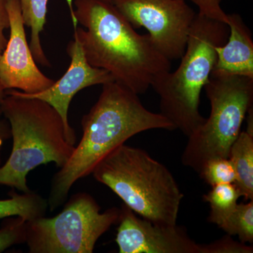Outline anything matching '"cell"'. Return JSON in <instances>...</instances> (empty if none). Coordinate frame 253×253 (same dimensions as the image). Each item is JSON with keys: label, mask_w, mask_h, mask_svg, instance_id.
Returning a JSON list of instances; mask_svg holds the SVG:
<instances>
[{"label": "cell", "mask_w": 253, "mask_h": 253, "mask_svg": "<svg viewBox=\"0 0 253 253\" xmlns=\"http://www.w3.org/2000/svg\"><path fill=\"white\" fill-rule=\"evenodd\" d=\"M70 11L83 28L78 40L91 66L109 72L114 81L142 94L158 78L171 71V61L156 48L149 34L136 33L112 2L76 0Z\"/></svg>", "instance_id": "obj_1"}, {"label": "cell", "mask_w": 253, "mask_h": 253, "mask_svg": "<svg viewBox=\"0 0 253 253\" xmlns=\"http://www.w3.org/2000/svg\"><path fill=\"white\" fill-rule=\"evenodd\" d=\"M99 99L83 116V136L67 163L51 180L48 205L64 204L72 186L92 174L98 163L133 136L150 129H175L161 113L151 112L139 95L116 81L103 84Z\"/></svg>", "instance_id": "obj_2"}, {"label": "cell", "mask_w": 253, "mask_h": 253, "mask_svg": "<svg viewBox=\"0 0 253 253\" xmlns=\"http://www.w3.org/2000/svg\"><path fill=\"white\" fill-rule=\"evenodd\" d=\"M1 106L11 127L13 146L9 159L0 166V184L31 192L28 173L51 162L62 168L76 144L59 113L45 101L23 97L9 89L5 91Z\"/></svg>", "instance_id": "obj_3"}, {"label": "cell", "mask_w": 253, "mask_h": 253, "mask_svg": "<svg viewBox=\"0 0 253 253\" xmlns=\"http://www.w3.org/2000/svg\"><path fill=\"white\" fill-rule=\"evenodd\" d=\"M91 174L139 217L162 225L177 224L184 194L167 167L145 150L121 145Z\"/></svg>", "instance_id": "obj_4"}, {"label": "cell", "mask_w": 253, "mask_h": 253, "mask_svg": "<svg viewBox=\"0 0 253 253\" xmlns=\"http://www.w3.org/2000/svg\"><path fill=\"white\" fill-rule=\"evenodd\" d=\"M229 33L226 23L198 12L179 67L151 86L159 96L160 113L187 137L206 121L199 111L201 91L214 69L217 48L226 42Z\"/></svg>", "instance_id": "obj_5"}, {"label": "cell", "mask_w": 253, "mask_h": 253, "mask_svg": "<svg viewBox=\"0 0 253 253\" xmlns=\"http://www.w3.org/2000/svg\"><path fill=\"white\" fill-rule=\"evenodd\" d=\"M211 114L191 135L181 163L196 172L214 158L229 157L231 145L253 104V78L212 73L204 86Z\"/></svg>", "instance_id": "obj_6"}, {"label": "cell", "mask_w": 253, "mask_h": 253, "mask_svg": "<svg viewBox=\"0 0 253 253\" xmlns=\"http://www.w3.org/2000/svg\"><path fill=\"white\" fill-rule=\"evenodd\" d=\"M86 193L73 195L59 214L27 221V244L31 253H92L101 236L118 222L121 209L104 212Z\"/></svg>", "instance_id": "obj_7"}, {"label": "cell", "mask_w": 253, "mask_h": 253, "mask_svg": "<svg viewBox=\"0 0 253 253\" xmlns=\"http://www.w3.org/2000/svg\"><path fill=\"white\" fill-rule=\"evenodd\" d=\"M134 28L149 32L153 43L169 61L180 59L196 14L185 0H113Z\"/></svg>", "instance_id": "obj_8"}, {"label": "cell", "mask_w": 253, "mask_h": 253, "mask_svg": "<svg viewBox=\"0 0 253 253\" xmlns=\"http://www.w3.org/2000/svg\"><path fill=\"white\" fill-rule=\"evenodd\" d=\"M10 36L0 57V84L5 91L20 89L26 94L45 90L55 83L37 66L26 39L19 0H6Z\"/></svg>", "instance_id": "obj_9"}, {"label": "cell", "mask_w": 253, "mask_h": 253, "mask_svg": "<svg viewBox=\"0 0 253 253\" xmlns=\"http://www.w3.org/2000/svg\"><path fill=\"white\" fill-rule=\"evenodd\" d=\"M116 241L120 253H202L183 226L162 225L139 217L126 205L121 208Z\"/></svg>", "instance_id": "obj_10"}, {"label": "cell", "mask_w": 253, "mask_h": 253, "mask_svg": "<svg viewBox=\"0 0 253 253\" xmlns=\"http://www.w3.org/2000/svg\"><path fill=\"white\" fill-rule=\"evenodd\" d=\"M71 16L73 21V40L70 42L67 47L68 54L71 61L66 73L59 81H55L50 87L41 92L26 94L15 89L11 91L18 96L42 100L51 105L62 118L68 135L76 144V131L70 126L68 121V110L73 98L78 91L84 88L97 84L103 85L114 81V79L107 71L95 68L88 62L76 33L78 25L77 20L71 12Z\"/></svg>", "instance_id": "obj_11"}, {"label": "cell", "mask_w": 253, "mask_h": 253, "mask_svg": "<svg viewBox=\"0 0 253 253\" xmlns=\"http://www.w3.org/2000/svg\"><path fill=\"white\" fill-rule=\"evenodd\" d=\"M227 41L217 48L212 73L253 78V42L251 31L238 14H228Z\"/></svg>", "instance_id": "obj_12"}, {"label": "cell", "mask_w": 253, "mask_h": 253, "mask_svg": "<svg viewBox=\"0 0 253 253\" xmlns=\"http://www.w3.org/2000/svg\"><path fill=\"white\" fill-rule=\"evenodd\" d=\"M236 173V181L241 196L246 201L253 200V134L241 131L231 145L229 153Z\"/></svg>", "instance_id": "obj_13"}, {"label": "cell", "mask_w": 253, "mask_h": 253, "mask_svg": "<svg viewBox=\"0 0 253 253\" xmlns=\"http://www.w3.org/2000/svg\"><path fill=\"white\" fill-rule=\"evenodd\" d=\"M24 25L31 28L30 49L36 63L51 67L41 43V33L46 24L48 0H19Z\"/></svg>", "instance_id": "obj_14"}, {"label": "cell", "mask_w": 253, "mask_h": 253, "mask_svg": "<svg viewBox=\"0 0 253 253\" xmlns=\"http://www.w3.org/2000/svg\"><path fill=\"white\" fill-rule=\"evenodd\" d=\"M9 196L0 200V219L19 216L28 221L45 216L48 201L39 194L33 191L19 194L12 189Z\"/></svg>", "instance_id": "obj_15"}, {"label": "cell", "mask_w": 253, "mask_h": 253, "mask_svg": "<svg viewBox=\"0 0 253 253\" xmlns=\"http://www.w3.org/2000/svg\"><path fill=\"white\" fill-rule=\"evenodd\" d=\"M240 197L241 194L234 183L212 186V189L204 196V201L211 208L208 221L220 226L234 211Z\"/></svg>", "instance_id": "obj_16"}, {"label": "cell", "mask_w": 253, "mask_h": 253, "mask_svg": "<svg viewBox=\"0 0 253 253\" xmlns=\"http://www.w3.org/2000/svg\"><path fill=\"white\" fill-rule=\"evenodd\" d=\"M227 235L237 236L240 242L253 243V200L237 204L235 209L219 226Z\"/></svg>", "instance_id": "obj_17"}, {"label": "cell", "mask_w": 253, "mask_h": 253, "mask_svg": "<svg viewBox=\"0 0 253 253\" xmlns=\"http://www.w3.org/2000/svg\"><path fill=\"white\" fill-rule=\"evenodd\" d=\"M200 177L211 186L235 183V170L228 158L209 160L199 173Z\"/></svg>", "instance_id": "obj_18"}, {"label": "cell", "mask_w": 253, "mask_h": 253, "mask_svg": "<svg viewBox=\"0 0 253 253\" xmlns=\"http://www.w3.org/2000/svg\"><path fill=\"white\" fill-rule=\"evenodd\" d=\"M27 221L19 216L9 217L0 228V253L14 245L26 244Z\"/></svg>", "instance_id": "obj_19"}, {"label": "cell", "mask_w": 253, "mask_h": 253, "mask_svg": "<svg viewBox=\"0 0 253 253\" xmlns=\"http://www.w3.org/2000/svg\"><path fill=\"white\" fill-rule=\"evenodd\" d=\"M253 247L237 242L226 235L208 244H202V253H253Z\"/></svg>", "instance_id": "obj_20"}, {"label": "cell", "mask_w": 253, "mask_h": 253, "mask_svg": "<svg viewBox=\"0 0 253 253\" xmlns=\"http://www.w3.org/2000/svg\"><path fill=\"white\" fill-rule=\"evenodd\" d=\"M196 5L199 14L227 24L228 14L221 6V0H185Z\"/></svg>", "instance_id": "obj_21"}, {"label": "cell", "mask_w": 253, "mask_h": 253, "mask_svg": "<svg viewBox=\"0 0 253 253\" xmlns=\"http://www.w3.org/2000/svg\"><path fill=\"white\" fill-rule=\"evenodd\" d=\"M6 29H9V20L6 11V0H0V57L8 42L4 34Z\"/></svg>", "instance_id": "obj_22"}, {"label": "cell", "mask_w": 253, "mask_h": 253, "mask_svg": "<svg viewBox=\"0 0 253 253\" xmlns=\"http://www.w3.org/2000/svg\"><path fill=\"white\" fill-rule=\"evenodd\" d=\"M11 137V127L7 120L3 115L0 102V166H1V149L4 141Z\"/></svg>", "instance_id": "obj_23"}, {"label": "cell", "mask_w": 253, "mask_h": 253, "mask_svg": "<svg viewBox=\"0 0 253 253\" xmlns=\"http://www.w3.org/2000/svg\"><path fill=\"white\" fill-rule=\"evenodd\" d=\"M5 96V90L3 89L1 84H0V102H1L2 99H4Z\"/></svg>", "instance_id": "obj_24"}, {"label": "cell", "mask_w": 253, "mask_h": 253, "mask_svg": "<svg viewBox=\"0 0 253 253\" xmlns=\"http://www.w3.org/2000/svg\"><path fill=\"white\" fill-rule=\"evenodd\" d=\"M104 1H110V2H112L113 0H104Z\"/></svg>", "instance_id": "obj_25"}]
</instances>
